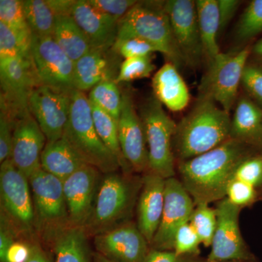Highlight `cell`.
<instances>
[{"label": "cell", "instance_id": "cell-1", "mask_svg": "<svg viewBox=\"0 0 262 262\" xmlns=\"http://www.w3.org/2000/svg\"><path fill=\"white\" fill-rule=\"evenodd\" d=\"M250 144L230 139L214 149L192 159L180 162L179 180L194 204L220 201L241 163L251 155Z\"/></svg>", "mask_w": 262, "mask_h": 262}, {"label": "cell", "instance_id": "cell-2", "mask_svg": "<svg viewBox=\"0 0 262 262\" xmlns=\"http://www.w3.org/2000/svg\"><path fill=\"white\" fill-rule=\"evenodd\" d=\"M230 114L211 98L201 96L192 110L177 125L173 139L180 162L204 154L231 138Z\"/></svg>", "mask_w": 262, "mask_h": 262}, {"label": "cell", "instance_id": "cell-3", "mask_svg": "<svg viewBox=\"0 0 262 262\" xmlns=\"http://www.w3.org/2000/svg\"><path fill=\"white\" fill-rule=\"evenodd\" d=\"M165 1H138L119 20L117 39L136 37L149 42L177 68L185 65L174 38Z\"/></svg>", "mask_w": 262, "mask_h": 262}, {"label": "cell", "instance_id": "cell-4", "mask_svg": "<svg viewBox=\"0 0 262 262\" xmlns=\"http://www.w3.org/2000/svg\"><path fill=\"white\" fill-rule=\"evenodd\" d=\"M70 120L63 139L88 165L106 174L120 168V163L113 153L100 139L93 121L89 96L82 91H72Z\"/></svg>", "mask_w": 262, "mask_h": 262}, {"label": "cell", "instance_id": "cell-5", "mask_svg": "<svg viewBox=\"0 0 262 262\" xmlns=\"http://www.w3.org/2000/svg\"><path fill=\"white\" fill-rule=\"evenodd\" d=\"M139 116L145 131L149 171L165 179L174 177L176 158L173 139L177 124L167 115L163 104L154 96L141 106Z\"/></svg>", "mask_w": 262, "mask_h": 262}, {"label": "cell", "instance_id": "cell-6", "mask_svg": "<svg viewBox=\"0 0 262 262\" xmlns=\"http://www.w3.org/2000/svg\"><path fill=\"white\" fill-rule=\"evenodd\" d=\"M136 189L130 179L110 173L100 184L89 220L83 226L86 232L96 234L113 229L128 213Z\"/></svg>", "mask_w": 262, "mask_h": 262}, {"label": "cell", "instance_id": "cell-7", "mask_svg": "<svg viewBox=\"0 0 262 262\" xmlns=\"http://www.w3.org/2000/svg\"><path fill=\"white\" fill-rule=\"evenodd\" d=\"M250 53L249 48L233 53H220L210 61L209 68L201 80V96L211 98L230 114Z\"/></svg>", "mask_w": 262, "mask_h": 262}, {"label": "cell", "instance_id": "cell-8", "mask_svg": "<svg viewBox=\"0 0 262 262\" xmlns=\"http://www.w3.org/2000/svg\"><path fill=\"white\" fill-rule=\"evenodd\" d=\"M1 110L16 121L30 113L29 98L40 85L32 59L5 58L0 59Z\"/></svg>", "mask_w": 262, "mask_h": 262}, {"label": "cell", "instance_id": "cell-9", "mask_svg": "<svg viewBox=\"0 0 262 262\" xmlns=\"http://www.w3.org/2000/svg\"><path fill=\"white\" fill-rule=\"evenodd\" d=\"M31 56L40 84L67 92L75 89V63L62 51L53 37L32 34Z\"/></svg>", "mask_w": 262, "mask_h": 262}, {"label": "cell", "instance_id": "cell-10", "mask_svg": "<svg viewBox=\"0 0 262 262\" xmlns=\"http://www.w3.org/2000/svg\"><path fill=\"white\" fill-rule=\"evenodd\" d=\"M34 214L49 232L70 225L63 182L42 168L29 178Z\"/></svg>", "mask_w": 262, "mask_h": 262}, {"label": "cell", "instance_id": "cell-11", "mask_svg": "<svg viewBox=\"0 0 262 262\" xmlns=\"http://www.w3.org/2000/svg\"><path fill=\"white\" fill-rule=\"evenodd\" d=\"M72 92L38 86L29 98V112L37 120L44 133L47 142L63 138L70 120L72 106Z\"/></svg>", "mask_w": 262, "mask_h": 262}, {"label": "cell", "instance_id": "cell-12", "mask_svg": "<svg viewBox=\"0 0 262 262\" xmlns=\"http://www.w3.org/2000/svg\"><path fill=\"white\" fill-rule=\"evenodd\" d=\"M242 209L226 198L218 202L215 208L216 229L207 261L254 259L239 229V217Z\"/></svg>", "mask_w": 262, "mask_h": 262}, {"label": "cell", "instance_id": "cell-13", "mask_svg": "<svg viewBox=\"0 0 262 262\" xmlns=\"http://www.w3.org/2000/svg\"><path fill=\"white\" fill-rule=\"evenodd\" d=\"M165 9L185 65L196 67L204 58L195 1L168 0Z\"/></svg>", "mask_w": 262, "mask_h": 262}, {"label": "cell", "instance_id": "cell-14", "mask_svg": "<svg viewBox=\"0 0 262 262\" xmlns=\"http://www.w3.org/2000/svg\"><path fill=\"white\" fill-rule=\"evenodd\" d=\"M195 208L194 201L179 179H165V201L161 222L151 248L173 251L174 237L181 226L189 222Z\"/></svg>", "mask_w": 262, "mask_h": 262}, {"label": "cell", "instance_id": "cell-15", "mask_svg": "<svg viewBox=\"0 0 262 262\" xmlns=\"http://www.w3.org/2000/svg\"><path fill=\"white\" fill-rule=\"evenodd\" d=\"M118 138L124 159L136 172L149 171V152L145 131L128 93L122 94Z\"/></svg>", "mask_w": 262, "mask_h": 262}, {"label": "cell", "instance_id": "cell-16", "mask_svg": "<svg viewBox=\"0 0 262 262\" xmlns=\"http://www.w3.org/2000/svg\"><path fill=\"white\" fill-rule=\"evenodd\" d=\"M96 251L115 262H144L149 243L134 223L127 222L96 234Z\"/></svg>", "mask_w": 262, "mask_h": 262}, {"label": "cell", "instance_id": "cell-17", "mask_svg": "<svg viewBox=\"0 0 262 262\" xmlns=\"http://www.w3.org/2000/svg\"><path fill=\"white\" fill-rule=\"evenodd\" d=\"M0 193L5 211L20 225L30 227L35 214L29 179L11 159L1 163Z\"/></svg>", "mask_w": 262, "mask_h": 262}, {"label": "cell", "instance_id": "cell-18", "mask_svg": "<svg viewBox=\"0 0 262 262\" xmlns=\"http://www.w3.org/2000/svg\"><path fill=\"white\" fill-rule=\"evenodd\" d=\"M46 141L44 133L32 114L27 113L17 119L10 159L28 179L41 168V155Z\"/></svg>", "mask_w": 262, "mask_h": 262}, {"label": "cell", "instance_id": "cell-19", "mask_svg": "<svg viewBox=\"0 0 262 262\" xmlns=\"http://www.w3.org/2000/svg\"><path fill=\"white\" fill-rule=\"evenodd\" d=\"M98 170L85 165L63 181L71 225L83 227L94 206Z\"/></svg>", "mask_w": 262, "mask_h": 262}, {"label": "cell", "instance_id": "cell-20", "mask_svg": "<svg viewBox=\"0 0 262 262\" xmlns=\"http://www.w3.org/2000/svg\"><path fill=\"white\" fill-rule=\"evenodd\" d=\"M72 18L89 40L91 50H110L116 42L119 20L98 11L87 0H76Z\"/></svg>", "mask_w": 262, "mask_h": 262}, {"label": "cell", "instance_id": "cell-21", "mask_svg": "<svg viewBox=\"0 0 262 262\" xmlns=\"http://www.w3.org/2000/svg\"><path fill=\"white\" fill-rule=\"evenodd\" d=\"M165 179L148 171L143 178L137 206L138 228L149 245L159 228L165 201Z\"/></svg>", "mask_w": 262, "mask_h": 262}, {"label": "cell", "instance_id": "cell-22", "mask_svg": "<svg viewBox=\"0 0 262 262\" xmlns=\"http://www.w3.org/2000/svg\"><path fill=\"white\" fill-rule=\"evenodd\" d=\"M121 64L113 48L91 50L75 63V89L84 92L103 81H116Z\"/></svg>", "mask_w": 262, "mask_h": 262}, {"label": "cell", "instance_id": "cell-23", "mask_svg": "<svg viewBox=\"0 0 262 262\" xmlns=\"http://www.w3.org/2000/svg\"><path fill=\"white\" fill-rule=\"evenodd\" d=\"M151 85L155 97L170 111H182L189 104V89L173 63L166 62L155 73Z\"/></svg>", "mask_w": 262, "mask_h": 262}, {"label": "cell", "instance_id": "cell-24", "mask_svg": "<svg viewBox=\"0 0 262 262\" xmlns=\"http://www.w3.org/2000/svg\"><path fill=\"white\" fill-rule=\"evenodd\" d=\"M231 138L250 145L262 144V110L248 96L237 101L231 120Z\"/></svg>", "mask_w": 262, "mask_h": 262}, {"label": "cell", "instance_id": "cell-25", "mask_svg": "<svg viewBox=\"0 0 262 262\" xmlns=\"http://www.w3.org/2000/svg\"><path fill=\"white\" fill-rule=\"evenodd\" d=\"M53 237L55 262H90L86 231L80 226L68 225L50 232Z\"/></svg>", "mask_w": 262, "mask_h": 262}, {"label": "cell", "instance_id": "cell-26", "mask_svg": "<svg viewBox=\"0 0 262 262\" xmlns=\"http://www.w3.org/2000/svg\"><path fill=\"white\" fill-rule=\"evenodd\" d=\"M85 165L63 138L46 143L41 155V168L62 182Z\"/></svg>", "mask_w": 262, "mask_h": 262}, {"label": "cell", "instance_id": "cell-27", "mask_svg": "<svg viewBox=\"0 0 262 262\" xmlns=\"http://www.w3.org/2000/svg\"><path fill=\"white\" fill-rule=\"evenodd\" d=\"M198 24L205 56L211 61L221 53L217 38L220 23L217 0L195 1Z\"/></svg>", "mask_w": 262, "mask_h": 262}, {"label": "cell", "instance_id": "cell-28", "mask_svg": "<svg viewBox=\"0 0 262 262\" xmlns=\"http://www.w3.org/2000/svg\"><path fill=\"white\" fill-rule=\"evenodd\" d=\"M53 37L62 51L75 63L91 50L87 37L72 16L57 18Z\"/></svg>", "mask_w": 262, "mask_h": 262}, {"label": "cell", "instance_id": "cell-29", "mask_svg": "<svg viewBox=\"0 0 262 262\" xmlns=\"http://www.w3.org/2000/svg\"><path fill=\"white\" fill-rule=\"evenodd\" d=\"M24 15L32 35L53 37L57 18L47 0L24 1Z\"/></svg>", "mask_w": 262, "mask_h": 262}, {"label": "cell", "instance_id": "cell-30", "mask_svg": "<svg viewBox=\"0 0 262 262\" xmlns=\"http://www.w3.org/2000/svg\"><path fill=\"white\" fill-rule=\"evenodd\" d=\"M90 103L92 110L93 121L98 136L116 157L120 167L124 169L127 168L129 165L124 159L119 142L117 122L97 105L91 101Z\"/></svg>", "mask_w": 262, "mask_h": 262}, {"label": "cell", "instance_id": "cell-31", "mask_svg": "<svg viewBox=\"0 0 262 262\" xmlns=\"http://www.w3.org/2000/svg\"><path fill=\"white\" fill-rule=\"evenodd\" d=\"M31 46V32H19L0 22V59L5 58L32 59Z\"/></svg>", "mask_w": 262, "mask_h": 262}, {"label": "cell", "instance_id": "cell-32", "mask_svg": "<svg viewBox=\"0 0 262 262\" xmlns=\"http://www.w3.org/2000/svg\"><path fill=\"white\" fill-rule=\"evenodd\" d=\"M115 80H106L91 90L89 101L97 105L118 123L122 107V94Z\"/></svg>", "mask_w": 262, "mask_h": 262}, {"label": "cell", "instance_id": "cell-33", "mask_svg": "<svg viewBox=\"0 0 262 262\" xmlns=\"http://www.w3.org/2000/svg\"><path fill=\"white\" fill-rule=\"evenodd\" d=\"M189 223L196 231L201 244L206 247L211 246L217 226V213L208 203L196 205L189 220Z\"/></svg>", "mask_w": 262, "mask_h": 262}, {"label": "cell", "instance_id": "cell-34", "mask_svg": "<svg viewBox=\"0 0 262 262\" xmlns=\"http://www.w3.org/2000/svg\"><path fill=\"white\" fill-rule=\"evenodd\" d=\"M262 32V0H253L241 15L235 30V38L247 42Z\"/></svg>", "mask_w": 262, "mask_h": 262}, {"label": "cell", "instance_id": "cell-35", "mask_svg": "<svg viewBox=\"0 0 262 262\" xmlns=\"http://www.w3.org/2000/svg\"><path fill=\"white\" fill-rule=\"evenodd\" d=\"M151 56L134 57L124 60L117 77V83L149 77L156 68Z\"/></svg>", "mask_w": 262, "mask_h": 262}, {"label": "cell", "instance_id": "cell-36", "mask_svg": "<svg viewBox=\"0 0 262 262\" xmlns=\"http://www.w3.org/2000/svg\"><path fill=\"white\" fill-rule=\"evenodd\" d=\"M256 188L259 192L262 188V155H251L239 164L233 178Z\"/></svg>", "mask_w": 262, "mask_h": 262}, {"label": "cell", "instance_id": "cell-37", "mask_svg": "<svg viewBox=\"0 0 262 262\" xmlns=\"http://www.w3.org/2000/svg\"><path fill=\"white\" fill-rule=\"evenodd\" d=\"M0 22L19 32H30L24 10V1L0 0Z\"/></svg>", "mask_w": 262, "mask_h": 262}, {"label": "cell", "instance_id": "cell-38", "mask_svg": "<svg viewBox=\"0 0 262 262\" xmlns=\"http://www.w3.org/2000/svg\"><path fill=\"white\" fill-rule=\"evenodd\" d=\"M201 239L189 222L177 231L174 237L173 251L181 256H196L200 253Z\"/></svg>", "mask_w": 262, "mask_h": 262}, {"label": "cell", "instance_id": "cell-39", "mask_svg": "<svg viewBox=\"0 0 262 262\" xmlns=\"http://www.w3.org/2000/svg\"><path fill=\"white\" fill-rule=\"evenodd\" d=\"M258 198L259 192L256 188L236 179H232L229 182L226 192V198L241 208L252 206Z\"/></svg>", "mask_w": 262, "mask_h": 262}, {"label": "cell", "instance_id": "cell-40", "mask_svg": "<svg viewBox=\"0 0 262 262\" xmlns=\"http://www.w3.org/2000/svg\"><path fill=\"white\" fill-rule=\"evenodd\" d=\"M241 84L248 97L262 110V65L247 63L243 73Z\"/></svg>", "mask_w": 262, "mask_h": 262}, {"label": "cell", "instance_id": "cell-41", "mask_svg": "<svg viewBox=\"0 0 262 262\" xmlns=\"http://www.w3.org/2000/svg\"><path fill=\"white\" fill-rule=\"evenodd\" d=\"M113 50L125 59L134 57L149 56L155 52H158L149 42L136 37L117 39Z\"/></svg>", "mask_w": 262, "mask_h": 262}, {"label": "cell", "instance_id": "cell-42", "mask_svg": "<svg viewBox=\"0 0 262 262\" xmlns=\"http://www.w3.org/2000/svg\"><path fill=\"white\" fill-rule=\"evenodd\" d=\"M98 11L120 20L138 3L136 0H87Z\"/></svg>", "mask_w": 262, "mask_h": 262}, {"label": "cell", "instance_id": "cell-43", "mask_svg": "<svg viewBox=\"0 0 262 262\" xmlns=\"http://www.w3.org/2000/svg\"><path fill=\"white\" fill-rule=\"evenodd\" d=\"M15 120L8 113L1 111L0 115V162L4 163L11 158L13 130Z\"/></svg>", "mask_w": 262, "mask_h": 262}, {"label": "cell", "instance_id": "cell-44", "mask_svg": "<svg viewBox=\"0 0 262 262\" xmlns=\"http://www.w3.org/2000/svg\"><path fill=\"white\" fill-rule=\"evenodd\" d=\"M144 262H205L196 256H181L173 251H162L151 248Z\"/></svg>", "mask_w": 262, "mask_h": 262}, {"label": "cell", "instance_id": "cell-45", "mask_svg": "<svg viewBox=\"0 0 262 262\" xmlns=\"http://www.w3.org/2000/svg\"><path fill=\"white\" fill-rule=\"evenodd\" d=\"M217 3L220 14V32H222L234 18L242 2L238 0H217Z\"/></svg>", "mask_w": 262, "mask_h": 262}, {"label": "cell", "instance_id": "cell-46", "mask_svg": "<svg viewBox=\"0 0 262 262\" xmlns=\"http://www.w3.org/2000/svg\"><path fill=\"white\" fill-rule=\"evenodd\" d=\"M29 253L30 249L28 245L15 242L7 253L5 262H27Z\"/></svg>", "mask_w": 262, "mask_h": 262}, {"label": "cell", "instance_id": "cell-47", "mask_svg": "<svg viewBox=\"0 0 262 262\" xmlns=\"http://www.w3.org/2000/svg\"><path fill=\"white\" fill-rule=\"evenodd\" d=\"M48 5L56 18L72 16L76 0H47Z\"/></svg>", "mask_w": 262, "mask_h": 262}, {"label": "cell", "instance_id": "cell-48", "mask_svg": "<svg viewBox=\"0 0 262 262\" xmlns=\"http://www.w3.org/2000/svg\"><path fill=\"white\" fill-rule=\"evenodd\" d=\"M13 236L9 229H7L5 226L2 225L1 232H0V261L5 262L7 253L10 246L14 244Z\"/></svg>", "mask_w": 262, "mask_h": 262}, {"label": "cell", "instance_id": "cell-49", "mask_svg": "<svg viewBox=\"0 0 262 262\" xmlns=\"http://www.w3.org/2000/svg\"><path fill=\"white\" fill-rule=\"evenodd\" d=\"M29 256L27 262H51L47 253L39 244L29 245Z\"/></svg>", "mask_w": 262, "mask_h": 262}, {"label": "cell", "instance_id": "cell-50", "mask_svg": "<svg viewBox=\"0 0 262 262\" xmlns=\"http://www.w3.org/2000/svg\"><path fill=\"white\" fill-rule=\"evenodd\" d=\"M251 52L253 53V56L260 61H262V38L255 43Z\"/></svg>", "mask_w": 262, "mask_h": 262}, {"label": "cell", "instance_id": "cell-51", "mask_svg": "<svg viewBox=\"0 0 262 262\" xmlns=\"http://www.w3.org/2000/svg\"><path fill=\"white\" fill-rule=\"evenodd\" d=\"M94 262H115L113 260L108 259V258L105 257L103 255L100 254L99 253L96 252L94 255Z\"/></svg>", "mask_w": 262, "mask_h": 262}, {"label": "cell", "instance_id": "cell-52", "mask_svg": "<svg viewBox=\"0 0 262 262\" xmlns=\"http://www.w3.org/2000/svg\"><path fill=\"white\" fill-rule=\"evenodd\" d=\"M205 262H255L253 260H229V261H206Z\"/></svg>", "mask_w": 262, "mask_h": 262}, {"label": "cell", "instance_id": "cell-53", "mask_svg": "<svg viewBox=\"0 0 262 262\" xmlns=\"http://www.w3.org/2000/svg\"><path fill=\"white\" fill-rule=\"evenodd\" d=\"M259 196H262V188H261V190L259 191Z\"/></svg>", "mask_w": 262, "mask_h": 262}]
</instances>
